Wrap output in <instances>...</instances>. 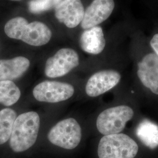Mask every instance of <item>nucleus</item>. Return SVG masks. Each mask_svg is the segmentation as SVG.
<instances>
[{"instance_id":"nucleus-2","label":"nucleus","mask_w":158,"mask_h":158,"mask_svg":"<svg viewBox=\"0 0 158 158\" xmlns=\"http://www.w3.org/2000/svg\"><path fill=\"white\" fill-rule=\"evenodd\" d=\"M40 127L38 113L30 111L18 116L13 125L10 146L15 152H22L32 147L37 139Z\"/></svg>"},{"instance_id":"nucleus-4","label":"nucleus","mask_w":158,"mask_h":158,"mask_svg":"<svg viewBox=\"0 0 158 158\" xmlns=\"http://www.w3.org/2000/svg\"><path fill=\"white\" fill-rule=\"evenodd\" d=\"M134 114L133 110L127 106L108 108L97 117V130L104 135L119 134L124 130L127 122L132 119Z\"/></svg>"},{"instance_id":"nucleus-15","label":"nucleus","mask_w":158,"mask_h":158,"mask_svg":"<svg viewBox=\"0 0 158 158\" xmlns=\"http://www.w3.org/2000/svg\"><path fill=\"white\" fill-rule=\"evenodd\" d=\"M16 118V113L12 109L4 108L0 111V145L10 139Z\"/></svg>"},{"instance_id":"nucleus-12","label":"nucleus","mask_w":158,"mask_h":158,"mask_svg":"<svg viewBox=\"0 0 158 158\" xmlns=\"http://www.w3.org/2000/svg\"><path fill=\"white\" fill-rule=\"evenodd\" d=\"M80 45L83 51L90 54L102 52L106 46V40L102 28L96 26L85 29L80 36Z\"/></svg>"},{"instance_id":"nucleus-5","label":"nucleus","mask_w":158,"mask_h":158,"mask_svg":"<svg viewBox=\"0 0 158 158\" xmlns=\"http://www.w3.org/2000/svg\"><path fill=\"white\" fill-rule=\"evenodd\" d=\"M81 129L73 118L59 121L49 131L48 138L51 143L66 149H73L81 139Z\"/></svg>"},{"instance_id":"nucleus-10","label":"nucleus","mask_w":158,"mask_h":158,"mask_svg":"<svg viewBox=\"0 0 158 158\" xmlns=\"http://www.w3.org/2000/svg\"><path fill=\"white\" fill-rule=\"evenodd\" d=\"M85 12L81 0H63L55 8V15L60 23L73 28L81 23Z\"/></svg>"},{"instance_id":"nucleus-14","label":"nucleus","mask_w":158,"mask_h":158,"mask_svg":"<svg viewBox=\"0 0 158 158\" xmlns=\"http://www.w3.org/2000/svg\"><path fill=\"white\" fill-rule=\"evenodd\" d=\"M136 134L140 141L151 149L158 147V125L148 119H143L138 125Z\"/></svg>"},{"instance_id":"nucleus-9","label":"nucleus","mask_w":158,"mask_h":158,"mask_svg":"<svg viewBox=\"0 0 158 158\" xmlns=\"http://www.w3.org/2000/svg\"><path fill=\"white\" fill-rule=\"evenodd\" d=\"M114 7V0H94L85 11L81 28L87 29L103 23L111 15Z\"/></svg>"},{"instance_id":"nucleus-18","label":"nucleus","mask_w":158,"mask_h":158,"mask_svg":"<svg viewBox=\"0 0 158 158\" xmlns=\"http://www.w3.org/2000/svg\"><path fill=\"white\" fill-rule=\"evenodd\" d=\"M150 45L153 51H155V54L158 56V34H155L153 36L150 42Z\"/></svg>"},{"instance_id":"nucleus-17","label":"nucleus","mask_w":158,"mask_h":158,"mask_svg":"<svg viewBox=\"0 0 158 158\" xmlns=\"http://www.w3.org/2000/svg\"><path fill=\"white\" fill-rule=\"evenodd\" d=\"M63 0H31L28 2L30 12L38 14L55 9Z\"/></svg>"},{"instance_id":"nucleus-7","label":"nucleus","mask_w":158,"mask_h":158,"mask_svg":"<svg viewBox=\"0 0 158 158\" xmlns=\"http://www.w3.org/2000/svg\"><path fill=\"white\" fill-rule=\"evenodd\" d=\"M74 93L72 85L56 81H43L36 85L33 90V95L37 101L49 103L67 100Z\"/></svg>"},{"instance_id":"nucleus-19","label":"nucleus","mask_w":158,"mask_h":158,"mask_svg":"<svg viewBox=\"0 0 158 158\" xmlns=\"http://www.w3.org/2000/svg\"><path fill=\"white\" fill-rule=\"evenodd\" d=\"M11 1H20V0H11Z\"/></svg>"},{"instance_id":"nucleus-3","label":"nucleus","mask_w":158,"mask_h":158,"mask_svg":"<svg viewBox=\"0 0 158 158\" xmlns=\"http://www.w3.org/2000/svg\"><path fill=\"white\" fill-rule=\"evenodd\" d=\"M138 146L130 136L116 134L102 137L98 146L99 158H134Z\"/></svg>"},{"instance_id":"nucleus-6","label":"nucleus","mask_w":158,"mask_h":158,"mask_svg":"<svg viewBox=\"0 0 158 158\" xmlns=\"http://www.w3.org/2000/svg\"><path fill=\"white\" fill-rule=\"evenodd\" d=\"M79 64V57L76 51L70 48H63L49 57L46 62L45 73L50 78L65 76Z\"/></svg>"},{"instance_id":"nucleus-8","label":"nucleus","mask_w":158,"mask_h":158,"mask_svg":"<svg viewBox=\"0 0 158 158\" xmlns=\"http://www.w3.org/2000/svg\"><path fill=\"white\" fill-rule=\"evenodd\" d=\"M121 77L120 74L115 70L98 72L89 79L85 85V93L91 97L100 96L118 85Z\"/></svg>"},{"instance_id":"nucleus-11","label":"nucleus","mask_w":158,"mask_h":158,"mask_svg":"<svg viewBox=\"0 0 158 158\" xmlns=\"http://www.w3.org/2000/svg\"><path fill=\"white\" fill-rule=\"evenodd\" d=\"M137 74L143 85L158 95V56L155 53L143 57L138 63Z\"/></svg>"},{"instance_id":"nucleus-1","label":"nucleus","mask_w":158,"mask_h":158,"mask_svg":"<svg viewBox=\"0 0 158 158\" xmlns=\"http://www.w3.org/2000/svg\"><path fill=\"white\" fill-rule=\"evenodd\" d=\"M4 31L10 38L21 40L29 45L40 46L48 44L52 32L44 23L34 21L29 23L23 17H15L6 23Z\"/></svg>"},{"instance_id":"nucleus-16","label":"nucleus","mask_w":158,"mask_h":158,"mask_svg":"<svg viewBox=\"0 0 158 158\" xmlns=\"http://www.w3.org/2000/svg\"><path fill=\"white\" fill-rule=\"evenodd\" d=\"M21 97V91L12 81H0V103L11 106Z\"/></svg>"},{"instance_id":"nucleus-13","label":"nucleus","mask_w":158,"mask_h":158,"mask_svg":"<svg viewBox=\"0 0 158 158\" xmlns=\"http://www.w3.org/2000/svg\"><path fill=\"white\" fill-rule=\"evenodd\" d=\"M30 66V62L23 56L0 60V81H11L21 77Z\"/></svg>"}]
</instances>
